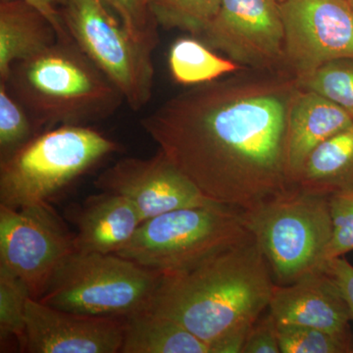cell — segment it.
<instances>
[{
  "label": "cell",
  "instance_id": "484cf974",
  "mask_svg": "<svg viewBox=\"0 0 353 353\" xmlns=\"http://www.w3.org/2000/svg\"><path fill=\"white\" fill-rule=\"evenodd\" d=\"M138 43L152 51L158 43V23L150 8V0H102Z\"/></svg>",
  "mask_w": 353,
  "mask_h": 353
},
{
  "label": "cell",
  "instance_id": "2e32d148",
  "mask_svg": "<svg viewBox=\"0 0 353 353\" xmlns=\"http://www.w3.org/2000/svg\"><path fill=\"white\" fill-rule=\"evenodd\" d=\"M352 124V118L340 106L299 87L290 108L288 132V165L294 185L311 153Z\"/></svg>",
  "mask_w": 353,
  "mask_h": 353
},
{
  "label": "cell",
  "instance_id": "f546056e",
  "mask_svg": "<svg viewBox=\"0 0 353 353\" xmlns=\"http://www.w3.org/2000/svg\"><path fill=\"white\" fill-rule=\"evenodd\" d=\"M22 1L29 4L50 21V24L57 32L59 41H72L71 37L65 27L63 16H62V8L66 4L67 0H22Z\"/></svg>",
  "mask_w": 353,
  "mask_h": 353
},
{
  "label": "cell",
  "instance_id": "7402d4cb",
  "mask_svg": "<svg viewBox=\"0 0 353 353\" xmlns=\"http://www.w3.org/2000/svg\"><path fill=\"white\" fill-rule=\"evenodd\" d=\"M299 87L326 97L353 119V58L333 60L297 79Z\"/></svg>",
  "mask_w": 353,
  "mask_h": 353
},
{
  "label": "cell",
  "instance_id": "52a82bcc",
  "mask_svg": "<svg viewBox=\"0 0 353 353\" xmlns=\"http://www.w3.org/2000/svg\"><path fill=\"white\" fill-rule=\"evenodd\" d=\"M161 276L117 254L74 250L38 301L79 314L125 319L150 307Z\"/></svg>",
  "mask_w": 353,
  "mask_h": 353
},
{
  "label": "cell",
  "instance_id": "cb8c5ba5",
  "mask_svg": "<svg viewBox=\"0 0 353 353\" xmlns=\"http://www.w3.org/2000/svg\"><path fill=\"white\" fill-rule=\"evenodd\" d=\"M281 353H352L350 334L296 325L277 324Z\"/></svg>",
  "mask_w": 353,
  "mask_h": 353
},
{
  "label": "cell",
  "instance_id": "6da1fadb",
  "mask_svg": "<svg viewBox=\"0 0 353 353\" xmlns=\"http://www.w3.org/2000/svg\"><path fill=\"white\" fill-rule=\"evenodd\" d=\"M299 90L290 72L245 68L192 85L141 125L204 196L245 210L296 185L288 132Z\"/></svg>",
  "mask_w": 353,
  "mask_h": 353
},
{
  "label": "cell",
  "instance_id": "d4e9b609",
  "mask_svg": "<svg viewBox=\"0 0 353 353\" xmlns=\"http://www.w3.org/2000/svg\"><path fill=\"white\" fill-rule=\"evenodd\" d=\"M37 134L24 108L0 81V160L17 152Z\"/></svg>",
  "mask_w": 353,
  "mask_h": 353
},
{
  "label": "cell",
  "instance_id": "603a6c76",
  "mask_svg": "<svg viewBox=\"0 0 353 353\" xmlns=\"http://www.w3.org/2000/svg\"><path fill=\"white\" fill-rule=\"evenodd\" d=\"M31 296L27 285L6 267L0 266V341H19L23 350L26 334V304Z\"/></svg>",
  "mask_w": 353,
  "mask_h": 353
},
{
  "label": "cell",
  "instance_id": "9a60e30c",
  "mask_svg": "<svg viewBox=\"0 0 353 353\" xmlns=\"http://www.w3.org/2000/svg\"><path fill=\"white\" fill-rule=\"evenodd\" d=\"M66 217L77 228L74 250L116 254L132 240L143 223L132 203L119 194L101 192L73 204Z\"/></svg>",
  "mask_w": 353,
  "mask_h": 353
},
{
  "label": "cell",
  "instance_id": "ba28073f",
  "mask_svg": "<svg viewBox=\"0 0 353 353\" xmlns=\"http://www.w3.org/2000/svg\"><path fill=\"white\" fill-rule=\"evenodd\" d=\"M72 41L119 90L134 111L152 97L153 51L138 43L102 0H67L62 8Z\"/></svg>",
  "mask_w": 353,
  "mask_h": 353
},
{
  "label": "cell",
  "instance_id": "e0dca14e",
  "mask_svg": "<svg viewBox=\"0 0 353 353\" xmlns=\"http://www.w3.org/2000/svg\"><path fill=\"white\" fill-rule=\"evenodd\" d=\"M59 41L50 21L22 0L0 2V81L13 64L39 54Z\"/></svg>",
  "mask_w": 353,
  "mask_h": 353
},
{
  "label": "cell",
  "instance_id": "8fae6325",
  "mask_svg": "<svg viewBox=\"0 0 353 353\" xmlns=\"http://www.w3.org/2000/svg\"><path fill=\"white\" fill-rule=\"evenodd\" d=\"M285 68L296 79L330 61L353 58V7L348 0H281Z\"/></svg>",
  "mask_w": 353,
  "mask_h": 353
},
{
  "label": "cell",
  "instance_id": "30bf717a",
  "mask_svg": "<svg viewBox=\"0 0 353 353\" xmlns=\"http://www.w3.org/2000/svg\"><path fill=\"white\" fill-rule=\"evenodd\" d=\"M199 38L246 68L288 71L281 0H222Z\"/></svg>",
  "mask_w": 353,
  "mask_h": 353
},
{
  "label": "cell",
  "instance_id": "4dcf8cb0",
  "mask_svg": "<svg viewBox=\"0 0 353 353\" xmlns=\"http://www.w3.org/2000/svg\"><path fill=\"white\" fill-rule=\"evenodd\" d=\"M348 1H350V3L352 4V6L353 7V0H348Z\"/></svg>",
  "mask_w": 353,
  "mask_h": 353
},
{
  "label": "cell",
  "instance_id": "277c9868",
  "mask_svg": "<svg viewBox=\"0 0 353 353\" xmlns=\"http://www.w3.org/2000/svg\"><path fill=\"white\" fill-rule=\"evenodd\" d=\"M277 285L323 271L332 233L329 196L297 185L241 210Z\"/></svg>",
  "mask_w": 353,
  "mask_h": 353
},
{
  "label": "cell",
  "instance_id": "5b68a950",
  "mask_svg": "<svg viewBox=\"0 0 353 353\" xmlns=\"http://www.w3.org/2000/svg\"><path fill=\"white\" fill-rule=\"evenodd\" d=\"M120 145L85 125L39 132L0 160V204L12 208L50 202Z\"/></svg>",
  "mask_w": 353,
  "mask_h": 353
},
{
  "label": "cell",
  "instance_id": "d6986e66",
  "mask_svg": "<svg viewBox=\"0 0 353 353\" xmlns=\"http://www.w3.org/2000/svg\"><path fill=\"white\" fill-rule=\"evenodd\" d=\"M120 353H211V350L180 323L143 310L125 318Z\"/></svg>",
  "mask_w": 353,
  "mask_h": 353
},
{
  "label": "cell",
  "instance_id": "8992f818",
  "mask_svg": "<svg viewBox=\"0 0 353 353\" xmlns=\"http://www.w3.org/2000/svg\"><path fill=\"white\" fill-rule=\"evenodd\" d=\"M250 236L241 209L213 202L145 221L116 254L164 275L192 268Z\"/></svg>",
  "mask_w": 353,
  "mask_h": 353
},
{
  "label": "cell",
  "instance_id": "ffe728a7",
  "mask_svg": "<svg viewBox=\"0 0 353 353\" xmlns=\"http://www.w3.org/2000/svg\"><path fill=\"white\" fill-rule=\"evenodd\" d=\"M168 65L172 78L183 85L212 82L246 68L230 58L219 57L208 44L194 38L178 39L172 44Z\"/></svg>",
  "mask_w": 353,
  "mask_h": 353
},
{
  "label": "cell",
  "instance_id": "7a4b0ae2",
  "mask_svg": "<svg viewBox=\"0 0 353 353\" xmlns=\"http://www.w3.org/2000/svg\"><path fill=\"white\" fill-rule=\"evenodd\" d=\"M273 277L252 234L192 268L164 274L150 307L182 324L210 347L250 330L269 307Z\"/></svg>",
  "mask_w": 353,
  "mask_h": 353
},
{
  "label": "cell",
  "instance_id": "9c48e42d",
  "mask_svg": "<svg viewBox=\"0 0 353 353\" xmlns=\"http://www.w3.org/2000/svg\"><path fill=\"white\" fill-rule=\"evenodd\" d=\"M74 236L50 202L12 208L0 204V266L43 296L57 267L74 250Z\"/></svg>",
  "mask_w": 353,
  "mask_h": 353
},
{
  "label": "cell",
  "instance_id": "ac0fdd59",
  "mask_svg": "<svg viewBox=\"0 0 353 353\" xmlns=\"http://www.w3.org/2000/svg\"><path fill=\"white\" fill-rule=\"evenodd\" d=\"M296 185L324 196L352 194L353 124L311 153Z\"/></svg>",
  "mask_w": 353,
  "mask_h": 353
},
{
  "label": "cell",
  "instance_id": "f1b7e54d",
  "mask_svg": "<svg viewBox=\"0 0 353 353\" xmlns=\"http://www.w3.org/2000/svg\"><path fill=\"white\" fill-rule=\"evenodd\" d=\"M323 271L333 280L353 320V266L345 256L334 257L325 262Z\"/></svg>",
  "mask_w": 353,
  "mask_h": 353
},
{
  "label": "cell",
  "instance_id": "3957f363",
  "mask_svg": "<svg viewBox=\"0 0 353 353\" xmlns=\"http://www.w3.org/2000/svg\"><path fill=\"white\" fill-rule=\"evenodd\" d=\"M37 132L108 119L125 102L106 76L72 41H57L13 64L6 81Z\"/></svg>",
  "mask_w": 353,
  "mask_h": 353
},
{
  "label": "cell",
  "instance_id": "7c38bea8",
  "mask_svg": "<svg viewBox=\"0 0 353 353\" xmlns=\"http://www.w3.org/2000/svg\"><path fill=\"white\" fill-rule=\"evenodd\" d=\"M94 183L101 192L127 199L143 222L176 209L214 202L204 196L161 150L145 159L123 158L102 172Z\"/></svg>",
  "mask_w": 353,
  "mask_h": 353
},
{
  "label": "cell",
  "instance_id": "5bb4252c",
  "mask_svg": "<svg viewBox=\"0 0 353 353\" xmlns=\"http://www.w3.org/2000/svg\"><path fill=\"white\" fill-rule=\"evenodd\" d=\"M268 310L277 324L350 334L352 317L347 303L324 271L309 274L292 284H274Z\"/></svg>",
  "mask_w": 353,
  "mask_h": 353
},
{
  "label": "cell",
  "instance_id": "83f0119b",
  "mask_svg": "<svg viewBox=\"0 0 353 353\" xmlns=\"http://www.w3.org/2000/svg\"><path fill=\"white\" fill-rule=\"evenodd\" d=\"M241 353H281L277 323L268 309L252 325Z\"/></svg>",
  "mask_w": 353,
  "mask_h": 353
},
{
  "label": "cell",
  "instance_id": "44dd1931",
  "mask_svg": "<svg viewBox=\"0 0 353 353\" xmlns=\"http://www.w3.org/2000/svg\"><path fill=\"white\" fill-rule=\"evenodd\" d=\"M222 0H150L158 26L201 37L214 19Z\"/></svg>",
  "mask_w": 353,
  "mask_h": 353
},
{
  "label": "cell",
  "instance_id": "4fadbf2b",
  "mask_svg": "<svg viewBox=\"0 0 353 353\" xmlns=\"http://www.w3.org/2000/svg\"><path fill=\"white\" fill-rule=\"evenodd\" d=\"M125 319L79 314L52 307L30 296L26 304L28 353H118Z\"/></svg>",
  "mask_w": 353,
  "mask_h": 353
},
{
  "label": "cell",
  "instance_id": "4316f807",
  "mask_svg": "<svg viewBox=\"0 0 353 353\" xmlns=\"http://www.w3.org/2000/svg\"><path fill=\"white\" fill-rule=\"evenodd\" d=\"M333 233L327 248V260L353 252V192L329 196Z\"/></svg>",
  "mask_w": 353,
  "mask_h": 353
}]
</instances>
